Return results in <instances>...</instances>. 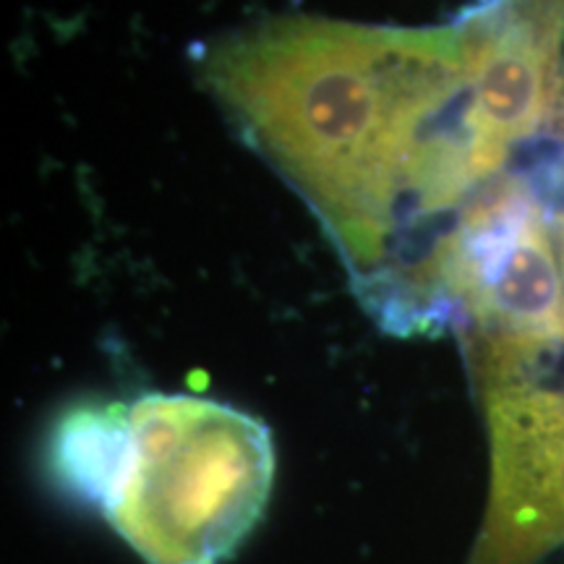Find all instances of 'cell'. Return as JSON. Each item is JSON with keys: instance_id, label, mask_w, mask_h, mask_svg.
<instances>
[{"instance_id": "1", "label": "cell", "mask_w": 564, "mask_h": 564, "mask_svg": "<svg viewBox=\"0 0 564 564\" xmlns=\"http://www.w3.org/2000/svg\"><path fill=\"white\" fill-rule=\"evenodd\" d=\"M202 76L364 288L382 274L398 220L440 215L476 183L455 24L282 17L217 42Z\"/></svg>"}, {"instance_id": "2", "label": "cell", "mask_w": 564, "mask_h": 564, "mask_svg": "<svg viewBox=\"0 0 564 564\" xmlns=\"http://www.w3.org/2000/svg\"><path fill=\"white\" fill-rule=\"evenodd\" d=\"M131 465L105 520L147 564H220L262 518L274 481L270 429L192 394H144Z\"/></svg>"}, {"instance_id": "3", "label": "cell", "mask_w": 564, "mask_h": 564, "mask_svg": "<svg viewBox=\"0 0 564 564\" xmlns=\"http://www.w3.org/2000/svg\"><path fill=\"white\" fill-rule=\"evenodd\" d=\"M491 494L468 564H541L564 546V333L478 337Z\"/></svg>"}, {"instance_id": "4", "label": "cell", "mask_w": 564, "mask_h": 564, "mask_svg": "<svg viewBox=\"0 0 564 564\" xmlns=\"http://www.w3.org/2000/svg\"><path fill=\"white\" fill-rule=\"evenodd\" d=\"M453 24L463 40L470 89V162L484 181L554 110L564 0H481Z\"/></svg>"}, {"instance_id": "5", "label": "cell", "mask_w": 564, "mask_h": 564, "mask_svg": "<svg viewBox=\"0 0 564 564\" xmlns=\"http://www.w3.org/2000/svg\"><path fill=\"white\" fill-rule=\"evenodd\" d=\"M53 474L79 502L110 510L131 465L129 405H82L63 415L51 444Z\"/></svg>"}, {"instance_id": "6", "label": "cell", "mask_w": 564, "mask_h": 564, "mask_svg": "<svg viewBox=\"0 0 564 564\" xmlns=\"http://www.w3.org/2000/svg\"><path fill=\"white\" fill-rule=\"evenodd\" d=\"M556 100H562V108H564V61L560 66V89H556Z\"/></svg>"}, {"instance_id": "7", "label": "cell", "mask_w": 564, "mask_h": 564, "mask_svg": "<svg viewBox=\"0 0 564 564\" xmlns=\"http://www.w3.org/2000/svg\"><path fill=\"white\" fill-rule=\"evenodd\" d=\"M560 238H562V262H564V215H562V230H560Z\"/></svg>"}]
</instances>
